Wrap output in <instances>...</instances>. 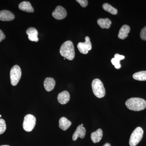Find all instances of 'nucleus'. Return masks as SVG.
<instances>
[{
    "mask_svg": "<svg viewBox=\"0 0 146 146\" xmlns=\"http://www.w3.org/2000/svg\"><path fill=\"white\" fill-rule=\"evenodd\" d=\"M57 100L60 104H66L70 101V94L68 91H63L58 94Z\"/></svg>",
    "mask_w": 146,
    "mask_h": 146,
    "instance_id": "nucleus-12",
    "label": "nucleus"
},
{
    "mask_svg": "<svg viewBox=\"0 0 146 146\" xmlns=\"http://www.w3.org/2000/svg\"><path fill=\"white\" fill-rule=\"evenodd\" d=\"M6 129V125L5 121L3 119H0V134L5 132Z\"/></svg>",
    "mask_w": 146,
    "mask_h": 146,
    "instance_id": "nucleus-21",
    "label": "nucleus"
},
{
    "mask_svg": "<svg viewBox=\"0 0 146 146\" xmlns=\"http://www.w3.org/2000/svg\"><path fill=\"white\" fill-rule=\"evenodd\" d=\"M56 82L52 78L48 77L45 79L44 85L46 91L49 92L53 90L55 86Z\"/></svg>",
    "mask_w": 146,
    "mask_h": 146,
    "instance_id": "nucleus-13",
    "label": "nucleus"
},
{
    "mask_svg": "<svg viewBox=\"0 0 146 146\" xmlns=\"http://www.w3.org/2000/svg\"><path fill=\"white\" fill-rule=\"evenodd\" d=\"M144 131L141 127H137L134 129L131 135L129 144L130 146H136L142 140Z\"/></svg>",
    "mask_w": 146,
    "mask_h": 146,
    "instance_id": "nucleus-4",
    "label": "nucleus"
},
{
    "mask_svg": "<svg viewBox=\"0 0 146 146\" xmlns=\"http://www.w3.org/2000/svg\"><path fill=\"white\" fill-rule=\"evenodd\" d=\"M27 35H28L29 39L32 42H37L39 41L38 37V32L34 27H30L26 31Z\"/></svg>",
    "mask_w": 146,
    "mask_h": 146,
    "instance_id": "nucleus-10",
    "label": "nucleus"
},
{
    "mask_svg": "<svg viewBox=\"0 0 146 146\" xmlns=\"http://www.w3.org/2000/svg\"><path fill=\"white\" fill-rule=\"evenodd\" d=\"M140 36L142 39L146 41V26L141 30Z\"/></svg>",
    "mask_w": 146,
    "mask_h": 146,
    "instance_id": "nucleus-23",
    "label": "nucleus"
},
{
    "mask_svg": "<svg viewBox=\"0 0 146 146\" xmlns=\"http://www.w3.org/2000/svg\"><path fill=\"white\" fill-rule=\"evenodd\" d=\"M93 93L97 98H101L106 95V90L103 83L99 79H95L92 82Z\"/></svg>",
    "mask_w": 146,
    "mask_h": 146,
    "instance_id": "nucleus-3",
    "label": "nucleus"
},
{
    "mask_svg": "<svg viewBox=\"0 0 146 146\" xmlns=\"http://www.w3.org/2000/svg\"><path fill=\"white\" fill-rule=\"evenodd\" d=\"M5 38V35L2 31L0 29V42H1Z\"/></svg>",
    "mask_w": 146,
    "mask_h": 146,
    "instance_id": "nucleus-26",
    "label": "nucleus"
},
{
    "mask_svg": "<svg viewBox=\"0 0 146 146\" xmlns=\"http://www.w3.org/2000/svg\"><path fill=\"white\" fill-rule=\"evenodd\" d=\"M67 11L63 7L58 6L52 13L53 17L56 20H61L67 16Z\"/></svg>",
    "mask_w": 146,
    "mask_h": 146,
    "instance_id": "nucleus-8",
    "label": "nucleus"
},
{
    "mask_svg": "<svg viewBox=\"0 0 146 146\" xmlns=\"http://www.w3.org/2000/svg\"><path fill=\"white\" fill-rule=\"evenodd\" d=\"M114 58H116V59H118V60H121L124 59L125 57V56L119 54H116L115 55V57Z\"/></svg>",
    "mask_w": 146,
    "mask_h": 146,
    "instance_id": "nucleus-25",
    "label": "nucleus"
},
{
    "mask_svg": "<svg viewBox=\"0 0 146 146\" xmlns=\"http://www.w3.org/2000/svg\"><path fill=\"white\" fill-rule=\"evenodd\" d=\"M125 105L130 110L141 111L146 108V101L141 98H131L126 102Z\"/></svg>",
    "mask_w": 146,
    "mask_h": 146,
    "instance_id": "nucleus-1",
    "label": "nucleus"
},
{
    "mask_svg": "<svg viewBox=\"0 0 146 146\" xmlns=\"http://www.w3.org/2000/svg\"><path fill=\"white\" fill-rule=\"evenodd\" d=\"M86 130L85 127L79 125L77 127L74 133L73 134L72 139L73 141H76L78 138L83 139L86 135Z\"/></svg>",
    "mask_w": 146,
    "mask_h": 146,
    "instance_id": "nucleus-9",
    "label": "nucleus"
},
{
    "mask_svg": "<svg viewBox=\"0 0 146 146\" xmlns=\"http://www.w3.org/2000/svg\"><path fill=\"white\" fill-rule=\"evenodd\" d=\"M0 146H10L9 145H1Z\"/></svg>",
    "mask_w": 146,
    "mask_h": 146,
    "instance_id": "nucleus-28",
    "label": "nucleus"
},
{
    "mask_svg": "<svg viewBox=\"0 0 146 146\" xmlns=\"http://www.w3.org/2000/svg\"><path fill=\"white\" fill-rule=\"evenodd\" d=\"M97 23L102 29H109L112 24L110 19L108 18H100L97 21Z\"/></svg>",
    "mask_w": 146,
    "mask_h": 146,
    "instance_id": "nucleus-18",
    "label": "nucleus"
},
{
    "mask_svg": "<svg viewBox=\"0 0 146 146\" xmlns=\"http://www.w3.org/2000/svg\"><path fill=\"white\" fill-rule=\"evenodd\" d=\"M22 76V72L20 67L18 65L13 66L10 71L11 83L13 86L18 84Z\"/></svg>",
    "mask_w": 146,
    "mask_h": 146,
    "instance_id": "nucleus-5",
    "label": "nucleus"
},
{
    "mask_svg": "<svg viewBox=\"0 0 146 146\" xmlns=\"http://www.w3.org/2000/svg\"><path fill=\"white\" fill-rule=\"evenodd\" d=\"M103 136V131L101 129H98L96 131L91 133V140L94 143H99L101 140Z\"/></svg>",
    "mask_w": 146,
    "mask_h": 146,
    "instance_id": "nucleus-14",
    "label": "nucleus"
},
{
    "mask_svg": "<svg viewBox=\"0 0 146 146\" xmlns=\"http://www.w3.org/2000/svg\"><path fill=\"white\" fill-rule=\"evenodd\" d=\"M64 60H65V58H64Z\"/></svg>",
    "mask_w": 146,
    "mask_h": 146,
    "instance_id": "nucleus-31",
    "label": "nucleus"
},
{
    "mask_svg": "<svg viewBox=\"0 0 146 146\" xmlns=\"http://www.w3.org/2000/svg\"><path fill=\"white\" fill-rule=\"evenodd\" d=\"M133 79L139 81H146V71H141L133 74Z\"/></svg>",
    "mask_w": 146,
    "mask_h": 146,
    "instance_id": "nucleus-19",
    "label": "nucleus"
},
{
    "mask_svg": "<svg viewBox=\"0 0 146 146\" xmlns=\"http://www.w3.org/2000/svg\"><path fill=\"white\" fill-rule=\"evenodd\" d=\"M103 8L106 11L109 12L112 15H115L117 14L118 11L117 9H116L115 7H113L109 4L107 3L104 4L103 5Z\"/></svg>",
    "mask_w": 146,
    "mask_h": 146,
    "instance_id": "nucleus-20",
    "label": "nucleus"
},
{
    "mask_svg": "<svg viewBox=\"0 0 146 146\" xmlns=\"http://www.w3.org/2000/svg\"><path fill=\"white\" fill-rule=\"evenodd\" d=\"M60 53L62 56L69 60H72L75 55L74 47L72 41H67L61 45Z\"/></svg>",
    "mask_w": 146,
    "mask_h": 146,
    "instance_id": "nucleus-2",
    "label": "nucleus"
},
{
    "mask_svg": "<svg viewBox=\"0 0 146 146\" xmlns=\"http://www.w3.org/2000/svg\"><path fill=\"white\" fill-rule=\"evenodd\" d=\"M1 115H0V118H1Z\"/></svg>",
    "mask_w": 146,
    "mask_h": 146,
    "instance_id": "nucleus-30",
    "label": "nucleus"
},
{
    "mask_svg": "<svg viewBox=\"0 0 146 146\" xmlns=\"http://www.w3.org/2000/svg\"><path fill=\"white\" fill-rule=\"evenodd\" d=\"M120 60L113 58L111 60L112 65L115 66V68L117 69H119L121 68V65L120 63Z\"/></svg>",
    "mask_w": 146,
    "mask_h": 146,
    "instance_id": "nucleus-22",
    "label": "nucleus"
},
{
    "mask_svg": "<svg viewBox=\"0 0 146 146\" xmlns=\"http://www.w3.org/2000/svg\"><path fill=\"white\" fill-rule=\"evenodd\" d=\"M72 122L65 117H62L59 121V127L63 131H66L70 127Z\"/></svg>",
    "mask_w": 146,
    "mask_h": 146,
    "instance_id": "nucleus-17",
    "label": "nucleus"
},
{
    "mask_svg": "<svg viewBox=\"0 0 146 146\" xmlns=\"http://www.w3.org/2000/svg\"><path fill=\"white\" fill-rule=\"evenodd\" d=\"M76 1L83 7H86L88 5V1L87 0H77Z\"/></svg>",
    "mask_w": 146,
    "mask_h": 146,
    "instance_id": "nucleus-24",
    "label": "nucleus"
},
{
    "mask_svg": "<svg viewBox=\"0 0 146 146\" xmlns=\"http://www.w3.org/2000/svg\"><path fill=\"white\" fill-rule=\"evenodd\" d=\"M15 18V16L9 11L4 10L0 11V21H13Z\"/></svg>",
    "mask_w": 146,
    "mask_h": 146,
    "instance_id": "nucleus-11",
    "label": "nucleus"
},
{
    "mask_svg": "<svg viewBox=\"0 0 146 146\" xmlns=\"http://www.w3.org/2000/svg\"><path fill=\"white\" fill-rule=\"evenodd\" d=\"M80 125H81V126H83V124H82Z\"/></svg>",
    "mask_w": 146,
    "mask_h": 146,
    "instance_id": "nucleus-29",
    "label": "nucleus"
},
{
    "mask_svg": "<svg viewBox=\"0 0 146 146\" xmlns=\"http://www.w3.org/2000/svg\"><path fill=\"white\" fill-rule=\"evenodd\" d=\"M103 146H111V145L109 143H106Z\"/></svg>",
    "mask_w": 146,
    "mask_h": 146,
    "instance_id": "nucleus-27",
    "label": "nucleus"
},
{
    "mask_svg": "<svg viewBox=\"0 0 146 146\" xmlns=\"http://www.w3.org/2000/svg\"><path fill=\"white\" fill-rule=\"evenodd\" d=\"M19 8L21 10L29 13H33L34 11V9L29 1H23L20 3L19 5Z\"/></svg>",
    "mask_w": 146,
    "mask_h": 146,
    "instance_id": "nucleus-16",
    "label": "nucleus"
},
{
    "mask_svg": "<svg viewBox=\"0 0 146 146\" xmlns=\"http://www.w3.org/2000/svg\"><path fill=\"white\" fill-rule=\"evenodd\" d=\"M130 28L127 25H124L120 29L118 36L119 39H124L128 36L130 32Z\"/></svg>",
    "mask_w": 146,
    "mask_h": 146,
    "instance_id": "nucleus-15",
    "label": "nucleus"
},
{
    "mask_svg": "<svg viewBox=\"0 0 146 146\" xmlns=\"http://www.w3.org/2000/svg\"><path fill=\"white\" fill-rule=\"evenodd\" d=\"M85 42H80L77 45V48L80 52L83 54H88L89 51L92 49V45L90 38L87 36L85 37Z\"/></svg>",
    "mask_w": 146,
    "mask_h": 146,
    "instance_id": "nucleus-7",
    "label": "nucleus"
},
{
    "mask_svg": "<svg viewBox=\"0 0 146 146\" xmlns=\"http://www.w3.org/2000/svg\"><path fill=\"white\" fill-rule=\"evenodd\" d=\"M36 118L31 114L26 115L24 118L23 127L24 130L30 132L33 130L36 125Z\"/></svg>",
    "mask_w": 146,
    "mask_h": 146,
    "instance_id": "nucleus-6",
    "label": "nucleus"
}]
</instances>
